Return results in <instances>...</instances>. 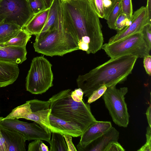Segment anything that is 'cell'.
Listing matches in <instances>:
<instances>
[{
	"mask_svg": "<svg viewBox=\"0 0 151 151\" xmlns=\"http://www.w3.org/2000/svg\"><path fill=\"white\" fill-rule=\"evenodd\" d=\"M34 14L47 8L45 0H27Z\"/></svg>",
	"mask_w": 151,
	"mask_h": 151,
	"instance_id": "24",
	"label": "cell"
},
{
	"mask_svg": "<svg viewBox=\"0 0 151 151\" xmlns=\"http://www.w3.org/2000/svg\"><path fill=\"white\" fill-rule=\"evenodd\" d=\"M83 95L84 93L82 90L78 88L71 91V96L74 101L79 102L82 101Z\"/></svg>",
	"mask_w": 151,
	"mask_h": 151,
	"instance_id": "32",
	"label": "cell"
},
{
	"mask_svg": "<svg viewBox=\"0 0 151 151\" xmlns=\"http://www.w3.org/2000/svg\"><path fill=\"white\" fill-rule=\"evenodd\" d=\"M50 7L34 14L24 28L31 35L39 34L46 22Z\"/></svg>",
	"mask_w": 151,
	"mask_h": 151,
	"instance_id": "18",
	"label": "cell"
},
{
	"mask_svg": "<svg viewBox=\"0 0 151 151\" xmlns=\"http://www.w3.org/2000/svg\"><path fill=\"white\" fill-rule=\"evenodd\" d=\"M137 58L131 55L111 58L88 73L79 75L76 80L78 87L88 98L103 86L108 88L122 83L131 73Z\"/></svg>",
	"mask_w": 151,
	"mask_h": 151,
	"instance_id": "2",
	"label": "cell"
},
{
	"mask_svg": "<svg viewBox=\"0 0 151 151\" xmlns=\"http://www.w3.org/2000/svg\"><path fill=\"white\" fill-rule=\"evenodd\" d=\"M131 19L128 17L125 14L122 13L117 18L115 22L114 29L118 31L129 26L130 24Z\"/></svg>",
	"mask_w": 151,
	"mask_h": 151,
	"instance_id": "25",
	"label": "cell"
},
{
	"mask_svg": "<svg viewBox=\"0 0 151 151\" xmlns=\"http://www.w3.org/2000/svg\"><path fill=\"white\" fill-rule=\"evenodd\" d=\"M0 125L6 128L15 130L22 134L26 140L40 139L49 142L51 133H49L35 122L29 123L18 119H3L0 117Z\"/></svg>",
	"mask_w": 151,
	"mask_h": 151,
	"instance_id": "9",
	"label": "cell"
},
{
	"mask_svg": "<svg viewBox=\"0 0 151 151\" xmlns=\"http://www.w3.org/2000/svg\"><path fill=\"white\" fill-rule=\"evenodd\" d=\"M51 109L50 108L43 109L32 111L26 119L34 121L44 129L48 133H51L52 128L49 120Z\"/></svg>",
	"mask_w": 151,
	"mask_h": 151,
	"instance_id": "19",
	"label": "cell"
},
{
	"mask_svg": "<svg viewBox=\"0 0 151 151\" xmlns=\"http://www.w3.org/2000/svg\"><path fill=\"white\" fill-rule=\"evenodd\" d=\"M52 65L43 56L34 58L26 78V90L33 94H42L53 86Z\"/></svg>",
	"mask_w": 151,
	"mask_h": 151,
	"instance_id": "5",
	"label": "cell"
},
{
	"mask_svg": "<svg viewBox=\"0 0 151 151\" xmlns=\"http://www.w3.org/2000/svg\"><path fill=\"white\" fill-rule=\"evenodd\" d=\"M0 131L4 137L8 151H26V140L21 133L15 130L0 125Z\"/></svg>",
	"mask_w": 151,
	"mask_h": 151,
	"instance_id": "14",
	"label": "cell"
},
{
	"mask_svg": "<svg viewBox=\"0 0 151 151\" xmlns=\"http://www.w3.org/2000/svg\"><path fill=\"white\" fill-rule=\"evenodd\" d=\"M34 15L27 0H1L0 18L24 28Z\"/></svg>",
	"mask_w": 151,
	"mask_h": 151,
	"instance_id": "8",
	"label": "cell"
},
{
	"mask_svg": "<svg viewBox=\"0 0 151 151\" xmlns=\"http://www.w3.org/2000/svg\"><path fill=\"white\" fill-rule=\"evenodd\" d=\"M31 36L32 35L24 28H22L14 37L4 44L7 46L26 47V45Z\"/></svg>",
	"mask_w": 151,
	"mask_h": 151,
	"instance_id": "21",
	"label": "cell"
},
{
	"mask_svg": "<svg viewBox=\"0 0 151 151\" xmlns=\"http://www.w3.org/2000/svg\"><path fill=\"white\" fill-rule=\"evenodd\" d=\"M125 150L117 141L110 143L106 147L104 151H124Z\"/></svg>",
	"mask_w": 151,
	"mask_h": 151,
	"instance_id": "33",
	"label": "cell"
},
{
	"mask_svg": "<svg viewBox=\"0 0 151 151\" xmlns=\"http://www.w3.org/2000/svg\"><path fill=\"white\" fill-rule=\"evenodd\" d=\"M1 0H0V1Z\"/></svg>",
	"mask_w": 151,
	"mask_h": 151,
	"instance_id": "45",
	"label": "cell"
},
{
	"mask_svg": "<svg viewBox=\"0 0 151 151\" xmlns=\"http://www.w3.org/2000/svg\"><path fill=\"white\" fill-rule=\"evenodd\" d=\"M146 114L148 125L151 127V107L150 104L147 109Z\"/></svg>",
	"mask_w": 151,
	"mask_h": 151,
	"instance_id": "39",
	"label": "cell"
},
{
	"mask_svg": "<svg viewBox=\"0 0 151 151\" xmlns=\"http://www.w3.org/2000/svg\"><path fill=\"white\" fill-rule=\"evenodd\" d=\"M122 13L132 18L133 12L132 0H122Z\"/></svg>",
	"mask_w": 151,
	"mask_h": 151,
	"instance_id": "30",
	"label": "cell"
},
{
	"mask_svg": "<svg viewBox=\"0 0 151 151\" xmlns=\"http://www.w3.org/2000/svg\"><path fill=\"white\" fill-rule=\"evenodd\" d=\"M107 88V87L104 85L94 91L88 98L87 103L90 104L98 99L103 95Z\"/></svg>",
	"mask_w": 151,
	"mask_h": 151,
	"instance_id": "29",
	"label": "cell"
},
{
	"mask_svg": "<svg viewBox=\"0 0 151 151\" xmlns=\"http://www.w3.org/2000/svg\"><path fill=\"white\" fill-rule=\"evenodd\" d=\"M112 127L110 122L97 121L82 133L77 147H84L106 132Z\"/></svg>",
	"mask_w": 151,
	"mask_h": 151,
	"instance_id": "11",
	"label": "cell"
},
{
	"mask_svg": "<svg viewBox=\"0 0 151 151\" xmlns=\"http://www.w3.org/2000/svg\"><path fill=\"white\" fill-rule=\"evenodd\" d=\"M122 13V0H119L106 19L108 27L110 29H114L115 22Z\"/></svg>",
	"mask_w": 151,
	"mask_h": 151,
	"instance_id": "23",
	"label": "cell"
},
{
	"mask_svg": "<svg viewBox=\"0 0 151 151\" xmlns=\"http://www.w3.org/2000/svg\"><path fill=\"white\" fill-rule=\"evenodd\" d=\"M60 2L61 27L74 38L79 50L88 54H95L100 50L104 42L102 25L89 0Z\"/></svg>",
	"mask_w": 151,
	"mask_h": 151,
	"instance_id": "1",
	"label": "cell"
},
{
	"mask_svg": "<svg viewBox=\"0 0 151 151\" xmlns=\"http://www.w3.org/2000/svg\"><path fill=\"white\" fill-rule=\"evenodd\" d=\"M101 49L111 58L127 55L136 56L138 58H143L150 55L151 50L144 41L141 32L111 43H105Z\"/></svg>",
	"mask_w": 151,
	"mask_h": 151,
	"instance_id": "6",
	"label": "cell"
},
{
	"mask_svg": "<svg viewBox=\"0 0 151 151\" xmlns=\"http://www.w3.org/2000/svg\"><path fill=\"white\" fill-rule=\"evenodd\" d=\"M47 146L40 139L35 140L30 142L28 147V151H48Z\"/></svg>",
	"mask_w": 151,
	"mask_h": 151,
	"instance_id": "26",
	"label": "cell"
},
{
	"mask_svg": "<svg viewBox=\"0 0 151 151\" xmlns=\"http://www.w3.org/2000/svg\"><path fill=\"white\" fill-rule=\"evenodd\" d=\"M146 7L147 12L149 20L151 22V0H147Z\"/></svg>",
	"mask_w": 151,
	"mask_h": 151,
	"instance_id": "38",
	"label": "cell"
},
{
	"mask_svg": "<svg viewBox=\"0 0 151 151\" xmlns=\"http://www.w3.org/2000/svg\"><path fill=\"white\" fill-rule=\"evenodd\" d=\"M23 28L14 24L3 22L0 24V42L4 43L14 37Z\"/></svg>",
	"mask_w": 151,
	"mask_h": 151,
	"instance_id": "20",
	"label": "cell"
},
{
	"mask_svg": "<svg viewBox=\"0 0 151 151\" xmlns=\"http://www.w3.org/2000/svg\"><path fill=\"white\" fill-rule=\"evenodd\" d=\"M71 90L62 91L53 95L48 100L51 113L61 119L72 122L84 131L97 120L92 114L90 104L84 100L78 102L71 96Z\"/></svg>",
	"mask_w": 151,
	"mask_h": 151,
	"instance_id": "3",
	"label": "cell"
},
{
	"mask_svg": "<svg viewBox=\"0 0 151 151\" xmlns=\"http://www.w3.org/2000/svg\"><path fill=\"white\" fill-rule=\"evenodd\" d=\"M143 64L147 73L149 76L151 75V56L148 55L144 58Z\"/></svg>",
	"mask_w": 151,
	"mask_h": 151,
	"instance_id": "34",
	"label": "cell"
},
{
	"mask_svg": "<svg viewBox=\"0 0 151 151\" xmlns=\"http://www.w3.org/2000/svg\"><path fill=\"white\" fill-rule=\"evenodd\" d=\"M35 52L47 56H62L79 50L76 42L69 33L62 28L59 14V25L41 39L35 41Z\"/></svg>",
	"mask_w": 151,
	"mask_h": 151,
	"instance_id": "4",
	"label": "cell"
},
{
	"mask_svg": "<svg viewBox=\"0 0 151 151\" xmlns=\"http://www.w3.org/2000/svg\"><path fill=\"white\" fill-rule=\"evenodd\" d=\"M4 46V43H2L0 42V48L3 47Z\"/></svg>",
	"mask_w": 151,
	"mask_h": 151,
	"instance_id": "42",
	"label": "cell"
},
{
	"mask_svg": "<svg viewBox=\"0 0 151 151\" xmlns=\"http://www.w3.org/2000/svg\"></svg>",
	"mask_w": 151,
	"mask_h": 151,
	"instance_id": "46",
	"label": "cell"
},
{
	"mask_svg": "<svg viewBox=\"0 0 151 151\" xmlns=\"http://www.w3.org/2000/svg\"><path fill=\"white\" fill-rule=\"evenodd\" d=\"M19 72L18 64L0 60V88L13 83L17 79Z\"/></svg>",
	"mask_w": 151,
	"mask_h": 151,
	"instance_id": "16",
	"label": "cell"
},
{
	"mask_svg": "<svg viewBox=\"0 0 151 151\" xmlns=\"http://www.w3.org/2000/svg\"><path fill=\"white\" fill-rule=\"evenodd\" d=\"M51 139L49 142L50 145V151H68V148L63 135L52 132Z\"/></svg>",
	"mask_w": 151,
	"mask_h": 151,
	"instance_id": "22",
	"label": "cell"
},
{
	"mask_svg": "<svg viewBox=\"0 0 151 151\" xmlns=\"http://www.w3.org/2000/svg\"><path fill=\"white\" fill-rule=\"evenodd\" d=\"M128 88H117L116 86L107 88L102 96L105 106L113 121L119 127H127L129 122V116L124 96Z\"/></svg>",
	"mask_w": 151,
	"mask_h": 151,
	"instance_id": "7",
	"label": "cell"
},
{
	"mask_svg": "<svg viewBox=\"0 0 151 151\" xmlns=\"http://www.w3.org/2000/svg\"><path fill=\"white\" fill-rule=\"evenodd\" d=\"M138 151H151V145L145 144L139 149Z\"/></svg>",
	"mask_w": 151,
	"mask_h": 151,
	"instance_id": "40",
	"label": "cell"
},
{
	"mask_svg": "<svg viewBox=\"0 0 151 151\" xmlns=\"http://www.w3.org/2000/svg\"><path fill=\"white\" fill-rule=\"evenodd\" d=\"M0 151H8L5 139L0 131Z\"/></svg>",
	"mask_w": 151,
	"mask_h": 151,
	"instance_id": "36",
	"label": "cell"
},
{
	"mask_svg": "<svg viewBox=\"0 0 151 151\" xmlns=\"http://www.w3.org/2000/svg\"><path fill=\"white\" fill-rule=\"evenodd\" d=\"M3 20L1 19L0 18V24L1 23L3 22Z\"/></svg>",
	"mask_w": 151,
	"mask_h": 151,
	"instance_id": "44",
	"label": "cell"
},
{
	"mask_svg": "<svg viewBox=\"0 0 151 151\" xmlns=\"http://www.w3.org/2000/svg\"><path fill=\"white\" fill-rule=\"evenodd\" d=\"M26 47L5 45L0 48V60L20 64L26 59Z\"/></svg>",
	"mask_w": 151,
	"mask_h": 151,
	"instance_id": "15",
	"label": "cell"
},
{
	"mask_svg": "<svg viewBox=\"0 0 151 151\" xmlns=\"http://www.w3.org/2000/svg\"><path fill=\"white\" fill-rule=\"evenodd\" d=\"M146 136V139L145 144L151 145V127L149 125L147 128Z\"/></svg>",
	"mask_w": 151,
	"mask_h": 151,
	"instance_id": "37",
	"label": "cell"
},
{
	"mask_svg": "<svg viewBox=\"0 0 151 151\" xmlns=\"http://www.w3.org/2000/svg\"><path fill=\"white\" fill-rule=\"evenodd\" d=\"M147 23L151 24L148 19L146 7L142 6L133 14L130 24L111 37L107 43H111L120 40L129 35L141 32L144 26Z\"/></svg>",
	"mask_w": 151,
	"mask_h": 151,
	"instance_id": "10",
	"label": "cell"
},
{
	"mask_svg": "<svg viewBox=\"0 0 151 151\" xmlns=\"http://www.w3.org/2000/svg\"><path fill=\"white\" fill-rule=\"evenodd\" d=\"M119 132L114 127H111L101 135L84 147H77L79 151H104L111 142H117Z\"/></svg>",
	"mask_w": 151,
	"mask_h": 151,
	"instance_id": "12",
	"label": "cell"
},
{
	"mask_svg": "<svg viewBox=\"0 0 151 151\" xmlns=\"http://www.w3.org/2000/svg\"><path fill=\"white\" fill-rule=\"evenodd\" d=\"M49 120L52 128V132H56L63 135H69L73 137H81L83 132L81 127L76 124L59 119L51 113Z\"/></svg>",
	"mask_w": 151,
	"mask_h": 151,
	"instance_id": "13",
	"label": "cell"
},
{
	"mask_svg": "<svg viewBox=\"0 0 151 151\" xmlns=\"http://www.w3.org/2000/svg\"><path fill=\"white\" fill-rule=\"evenodd\" d=\"M60 0H53L45 24L40 32L36 35L35 41L38 40L59 25V10Z\"/></svg>",
	"mask_w": 151,
	"mask_h": 151,
	"instance_id": "17",
	"label": "cell"
},
{
	"mask_svg": "<svg viewBox=\"0 0 151 151\" xmlns=\"http://www.w3.org/2000/svg\"><path fill=\"white\" fill-rule=\"evenodd\" d=\"M119 0H103L104 10V17L106 19L111 10Z\"/></svg>",
	"mask_w": 151,
	"mask_h": 151,
	"instance_id": "31",
	"label": "cell"
},
{
	"mask_svg": "<svg viewBox=\"0 0 151 151\" xmlns=\"http://www.w3.org/2000/svg\"><path fill=\"white\" fill-rule=\"evenodd\" d=\"M47 8H49L51 5L53 0H45Z\"/></svg>",
	"mask_w": 151,
	"mask_h": 151,
	"instance_id": "41",
	"label": "cell"
},
{
	"mask_svg": "<svg viewBox=\"0 0 151 151\" xmlns=\"http://www.w3.org/2000/svg\"><path fill=\"white\" fill-rule=\"evenodd\" d=\"M93 9L99 18H104V10L103 0H89Z\"/></svg>",
	"mask_w": 151,
	"mask_h": 151,
	"instance_id": "27",
	"label": "cell"
},
{
	"mask_svg": "<svg viewBox=\"0 0 151 151\" xmlns=\"http://www.w3.org/2000/svg\"><path fill=\"white\" fill-rule=\"evenodd\" d=\"M62 2H67L69 1H70V0H60Z\"/></svg>",
	"mask_w": 151,
	"mask_h": 151,
	"instance_id": "43",
	"label": "cell"
},
{
	"mask_svg": "<svg viewBox=\"0 0 151 151\" xmlns=\"http://www.w3.org/2000/svg\"><path fill=\"white\" fill-rule=\"evenodd\" d=\"M143 38L148 48L151 49V24L147 23L141 32Z\"/></svg>",
	"mask_w": 151,
	"mask_h": 151,
	"instance_id": "28",
	"label": "cell"
},
{
	"mask_svg": "<svg viewBox=\"0 0 151 151\" xmlns=\"http://www.w3.org/2000/svg\"><path fill=\"white\" fill-rule=\"evenodd\" d=\"M68 148V151H77V150L72 141V136L70 135H63Z\"/></svg>",
	"mask_w": 151,
	"mask_h": 151,
	"instance_id": "35",
	"label": "cell"
}]
</instances>
